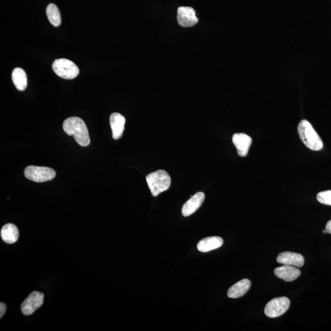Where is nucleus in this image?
Wrapping results in <instances>:
<instances>
[{"instance_id":"obj_10","label":"nucleus","mask_w":331,"mask_h":331,"mask_svg":"<svg viewBox=\"0 0 331 331\" xmlns=\"http://www.w3.org/2000/svg\"><path fill=\"white\" fill-rule=\"evenodd\" d=\"M233 142L238 155L242 157L247 155L252 142V138L249 136L245 133H236L233 136Z\"/></svg>"},{"instance_id":"obj_1","label":"nucleus","mask_w":331,"mask_h":331,"mask_svg":"<svg viewBox=\"0 0 331 331\" xmlns=\"http://www.w3.org/2000/svg\"><path fill=\"white\" fill-rule=\"evenodd\" d=\"M63 130L69 136H73L75 141L82 147L91 143L88 129L82 119L72 117L66 119L63 123Z\"/></svg>"},{"instance_id":"obj_13","label":"nucleus","mask_w":331,"mask_h":331,"mask_svg":"<svg viewBox=\"0 0 331 331\" xmlns=\"http://www.w3.org/2000/svg\"><path fill=\"white\" fill-rule=\"evenodd\" d=\"M274 272L277 277L286 281H294L301 275L300 269L289 265L278 267L274 270Z\"/></svg>"},{"instance_id":"obj_2","label":"nucleus","mask_w":331,"mask_h":331,"mask_svg":"<svg viewBox=\"0 0 331 331\" xmlns=\"http://www.w3.org/2000/svg\"><path fill=\"white\" fill-rule=\"evenodd\" d=\"M298 134L302 142L307 148L313 151L323 149V142L315 130L306 120H303L298 127Z\"/></svg>"},{"instance_id":"obj_3","label":"nucleus","mask_w":331,"mask_h":331,"mask_svg":"<svg viewBox=\"0 0 331 331\" xmlns=\"http://www.w3.org/2000/svg\"><path fill=\"white\" fill-rule=\"evenodd\" d=\"M146 181L153 196H157L167 191L171 184L170 176L164 170H158L149 174L146 177Z\"/></svg>"},{"instance_id":"obj_5","label":"nucleus","mask_w":331,"mask_h":331,"mask_svg":"<svg viewBox=\"0 0 331 331\" xmlns=\"http://www.w3.org/2000/svg\"><path fill=\"white\" fill-rule=\"evenodd\" d=\"M24 174L26 178L36 182L50 181L56 176V173L51 168L35 166H29L25 170Z\"/></svg>"},{"instance_id":"obj_16","label":"nucleus","mask_w":331,"mask_h":331,"mask_svg":"<svg viewBox=\"0 0 331 331\" xmlns=\"http://www.w3.org/2000/svg\"><path fill=\"white\" fill-rule=\"evenodd\" d=\"M19 236L18 228L12 223H8L2 228L1 237L3 240L9 244L17 242Z\"/></svg>"},{"instance_id":"obj_12","label":"nucleus","mask_w":331,"mask_h":331,"mask_svg":"<svg viewBox=\"0 0 331 331\" xmlns=\"http://www.w3.org/2000/svg\"><path fill=\"white\" fill-rule=\"evenodd\" d=\"M126 118L119 113H113L110 116V125L112 131V138L115 140L121 138L125 130Z\"/></svg>"},{"instance_id":"obj_18","label":"nucleus","mask_w":331,"mask_h":331,"mask_svg":"<svg viewBox=\"0 0 331 331\" xmlns=\"http://www.w3.org/2000/svg\"><path fill=\"white\" fill-rule=\"evenodd\" d=\"M46 14L51 24L54 27H59L62 23V18L57 6L53 4H49L46 9Z\"/></svg>"},{"instance_id":"obj_20","label":"nucleus","mask_w":331,"mask_h":331,"mask_svg":"<svg viewBox=\"0 0 331 331\" xmlns=\"http://www.w3.org/2000/svg\"><path fill=\"white\" fill-rule=\"evenodd\" d=\"M7 311V306L4 303L0 304V317L2 318Z\"/></svg>"},{"instance_id":"obj_7","label":"nucleus","mask_w":331,"mask_h":331,"mask_svg":"<svg viewBox=\"0 0 331 331\" xmlns=\"http://www.w3.org/2000/svg\"><path fill=\"white\" fill-rule=\"evenodd\" d=\"M44 299H45V295L43 293L38 292L31 293L22 304L21 310L23 314L25 315L33 314L37 309L42 306Z\"/></svg>"},{"instance_id":"obj_15","label":"nucleus","mask_w":331,"mask_h":331,"mask_svg":"<svg viewBox=\"0 0 331 331\" xmlns=\"http://www.w3.org/2000/svg\"><path fill=\"white\" fill-rule=\"evenodd\" d=\"M251 287V281L249 279H243L233 284L228 291L229 298L237 299L246 294Z\"/></svg>"},{"instance_id":"obj_19","label":"nucleus","mask_w":331,"mask_h":331,"mask_svg":"<svg viewBox=\"0 0 331 331\" xmlns=\"http://www.w3.org/2000/svg\"><path fill=\"white\" fill-rule=\"evenodd\" d=\"M316 198L321 204L331 205V190L321 191L317 194Z\"/></svg>"},{"instance_id":"obj_8","label":"nucleus","mask_w":331,"mask_h":331,"mask_svg":"<svg viewBox=\"0 0 331 331\" xmlns=\"http://www.w3.org/2000/svg\"><path fill=\"white\" fill-rule=\"evenodd\" d=\"M178 21L183 27H191L198 22L195 11L191 7H180L178 11Z\"/></svg>"},{"instance_id":"obj_6","label":"nucleus","mask_w":331,"mask_h":331,"mask_svg":"<svg viewBox=\"0 0 331 331\" xmlns=\"http://www.w3.org/2000/svg\"><path fill=\"white\" fill-rule=\"evenodd\" d=\"M289 306L290 301L288 298L273 299L266 304L264 313L269 318H277L284 314L288 310Z\"/></svg>"},{"instance_id":"obj_9","label":"nucleus","mask_w":331,"mask_h":331,"mask_svg":"<svg viewBox=\"0 0 331 331\" xmlns=\"http://www.w3.org/2000/svg\"><path fill=\"white\" fill-rule=\"evenodd\" d=\"M278 263L283 265H289L301 268L304 264L303 255L297 253L285 252L280 253L277 258Z\"/></svg>"},{"instance_id":"obj_4","label":"nucleus","mask_w":331,"mask_h":331,"mask_svg":"<svg viewBox=\"0 0 331 331\" xmlns=\"http://www.w3.org/2000/svg\"><path fill=\"white\" fill-rule=\"evenodd\" d=\"M52 69L55 74L65 79H72L79 74V69L71 60L62 59L55 60Z\"/></svg>"},{"instance_id":"obj_17","label":"nucleus","mask_w":331,"mask_h":331,"mask_svg":"<svg viewBox=\"0 0 331 331\" xmlns=\"http://www.w3.org/2000/svg\"><path fill=\"white\" fill-rule=\"evenodd\" d=\"M12 79L14 86L19 91H24L27 87V75L24 69L16 68L12 73Z\"/></svg>"},{"instance_id":"obj_21","label":"nucleus","mask_w":331,"mask_h":331,"mask_svg":"<svg viewBox=\"0 0 331 331\" xmlns=\"http://www.w3.org/2000/svg\"><path fill=\"white\" fill-rule=\"evenodd\" d=\"M326 229L327 233L331 234V220L327 223L326 226Z\"/></svg>"},{"instance_id":"obj_14","label":"nucleus","mask_w":331,"mask_h":331,"mask_svg":"<svg viewBox=\"0 0 331 331\" xmlns=\"http://www.w3.org/2000/svg\"><path fill=\"white\" fill-rule=\"evenodd\" d=\"M223 244L222 238L218 236L209 237L200 240L197 243V248L199 252L205 253L219 249Z\"/></svg>"},{"instance_id":"obj_22","label":"nucleus","mask_w":331,"mask_h":331,"mask_svg":"<svg viewBox=\"0 0 331 331\" xmlns=\"http://www.w3.org/2000/svg\"><path fill=\"white\" fill-rule=\"evenodd\" d=\"M323 233L324 234H327V231H326V229H325V230H323Z\"/></svg>"},{"instance_id":"obj_11","label":"nucleus","mask_w":331,"mask_h":331,"mask_svg":"<svg viewBox=\"0 0 331 331\" xmlns=\"http://www.w3.org/2000/svg\"><path fill=\"white\" fill-rule=\"evenodd\" d=\"M205 199V194L198 192L191 196V198L183 206L182 213L184 217H188L201 207Z\"/></svg>"}]
</instances>
